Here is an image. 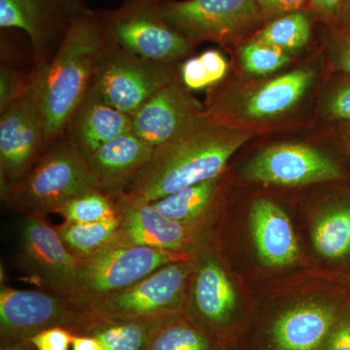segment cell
Wrapping results in <instances>:
<instances>
[{
  "instance_id": "44dd1931",
  "label": "cell",
  "mask_w": 350,
  "mask_h": 350,
  "mask_svg": "<svg viewBox=\"0 0 350 350\" xmlns=\"http://www.w3.org/2000/svg\"><path fill=\"white\" fill-rule=\"evenodd\" d=\"M314 77L308 68H299L262 83L244 96L241 116L252 121L276 118L293 109L305 96Z\"/></svg>"
},
{
  "instance_id": "7402d4cb",
  "label": "cell",
  "mask_w": 350,
  "mask_h": 350,
  "mask_svg": "<svg viewBox=\"0 0 350 350\" xmlns=\"http://www.w3.org/2000/svg\"><path fill=\"white\" fill-rule=\"evenodd\" d=\"M222 176L200 182L152 202L163 215L204 232L220 192Z\"/></svg>"
},
{
  "instance_id": "9a60e30c",
  "label": "cell",
  "mask_w": 350,
  "mask_h": 350,
  "mask_svg": "<svg viewBox=\"0 0 350 350\" xmlns=\"http://www.w3.org/2000/svg\"><path fill=\"white\" fill-rule=\"evenodd\" d=\"M250 180L282 186H299L340 179L337 163L317 149L303 144L269 147L255 157L246 169Z\"/></svg>"
},
{
  "instance_id": "8992f818",
  "label": "cell",
  "mask_w": 350,
  "mask_h": 350,
  "mask_svg": "<svg viewBox=\"0 0 350 350\" xmlns=\"http://www.w3.org/2000/svg\"><path fill=\"white\" fill-rule=\"evenodd\" d=\"M195 255L145 246L107 248L79 259L75 301L86 308L92 301L140 282L165 265Z\"/></svg>"
},
{
  "instance_id": "ac0fdd59",
  "label": "cell",
  "mask_w": 350,
  "mask_h": 350,
  "mask_svg": "<svg viewBox=\"0 0 350 350\" xmlns=\"http://www.w3.org/2000/svg\"><path fill=\"white\" fill-rule=\"evenodd\" d=\"M131 131V116L113 107L91 87L63 135L85 159L103 145Z\"/></svg>"
},
{
  "instance_id": "2e32d148",
  "label": "cell",
  "mask_w": 350,
  "mask_h": 350,
  "mask_svg": "<svg viewBox=\"0 0 350 350\" xmlns=\"http://www.w3.org/2000/svg\"><path fill=\"white\" fill-rule=\"evenodd\" d=\"M204 111L179 75L131 115V131L156 147L167 142L189 120Z\"/></svg>"
},
{
  "instance_id": "52a82bcc",
  "label": "cell",
  "mask_w": 350,
  "mask_h": 350,
  "mask_svg": "<svg viewBox=\"0 0 350 350\" xmlns=\"http://www.w3.org/2000/svg\"><path fill=\"white\" fill-rule=\"evenodd\" d=\"M195 267L196 255L170 262L126 289L92 301L86 308L98 320L183 313L186 290Z\"/></svg>"
},
{
  "instance_id": "f35d334b",
  "label": "cell",
  "mask_w": 350,
  "mask_h": 350,
  "mask_svg": "<svg viewBox=\"0 0 350 350\" xmlns=\"http://www.w3.org/2000/svg\"><path fill=\"white\" fill-rule=\"evenodd\" d=\"M71 349L72 350H105L103 342L92 335H75Z\"/></svg>"
},
{
  "instance_id": "9c48e42d",
  "label": "cell",
  "mask_w": 350,
  "mask_h": 350,
  "mask_svg": "<svg viewBox=\"0 0 350 350\" xmlns=\"http://www.w3.org/2000/svg\"><path fill=\"white\" fill-rule=\"evenodd\" d=\"M47 148L42 110L31 72L25 94L0 113L1 195L27 176Z\"/></svg>"
},
{
  "instance_id": "ffe728a7",
  "label": "cell",
  "mask_w": 350,
  "mask_h": 350,
  "mask_svg": "<svg viewBox=\"0 0 350 350\" xmlns=\"http://www.w3.org/2000/svg\"><path fill=\"white\" fill-rule=\"evenodd\" d=\"M250 226L258 254L267 266H288L298 260L293 227L287 214L275 202L256 200L251 207Z\"/></svg>"
},
{
  "instance_id": "8fae6325",
  "label": "cell",
  "mask_w": 350,
  "mask_h": 350,
  "mask_svg": "<svg viewBox=\"0 0 350 350\" xmlns=\"http://www.w3.org/2000/svg\"><path fill=\"white\" fill-rule=\"evenodd\" d=\"M161 12L193 45L232 42L264 19L255 0H165Z\"/></svg>"
},
{
  "instance_id": "484cf974",
  "label": "cell",
  "mask_w": 350,
  "mask_h": 350,
  "mask_svg": "<svg viewBox=\"0 0 350 350\" xmlns=\"http://www.w3.org/2000/svg\"><path fill=\"white\" fill-rule=\"evenodd\" d=\"M118 218L96 223L64 221L56 229L66 247L78 259L93 256L105 250L118 229Z\"/></svg>"
},
{
  "instance_id": "b9f144b4",
  "label": "cell",
  "mask_w": 350,
  "mask_h": 350,
  "mask_svg": "<svg viewBox=\"0 0 350 350\" xmlns=\"http://www.w3.org/2000/svg\"><path fill=\"white\" fill-rule=\"evenodd\" d=\"M344 142L345 147H347V150L349 151L350 155V123H349V125L345 128L344 133Z\"/></svg>"
},
{
  "instance_id": "74e56055",
  "label": "cell",
  "mask_w": 350,
  "mask_h": 350,
  "mask_svg": "<svg viewBox=\"0 0 350 350\" xmlns=\"http://www.w3.org/2000/svg\"><path fill=\"white\" fill-rule=\"evenodd\" d=\"M345 0H310L312 12L324 22L336 27Z\"/></svg>"
},
{
  "instance_id": "4dcf8cb0",
  "label": "cell",
  "mask_w": 350,
  "mask_h": 350,
  "mask_svg": "<svg viewBox=\"0 0 350 350\" xmlns=\"http://www.w3.org/2000/svg\"><path fill=\"white\" fill-rule=\"evenodd\" d=\"M75 334L62 327L46 329L29 338L36 350H70Z\"/></svg>"
},
{
  "instance_id": "d6986e66",
  "label": "cell",
  "mask_w": 350,
  "mask_h": 350,
  "mask_svg": "<svg viewBox=\"0 0 350 350\" xmlns=\"http://www.w3.org/2000/svg\"><path fill=\"white\" fill-rule=\"evenodd\" d=\"M342 313L329 304L308 303L282 313L271 324L275 350H320Z\"/></svg>"
},
{
  "instance_id": "ba28073f",
  "label": "cell",
  "mask_w": 350,
  "mask_h": 350,
  "mask_svg": "<svg viewBox=\"0 0 350 350\" xmlns=\"http://www.w3.org/2000/svg\"><path fill=\"white\" fill-rule=\"evenodd\" d=\"M178 75L175 64L138 57L105 38L92 87L113 107L131 116Z\"/></svg>"
},
{
  "instance_id": "277c9868",
  "label": "cell",
  "mask_w": 350,
  "mask_h": 350,
  "mask_svg": "<svg viewBox=\"0 0 350 350\" xmlns=\"http://www.w3.org/2000/svg\"><path fill=\"white\" fill-rule=\"evenodd\" d=\"M98 320L75 300L44 290L0 289V342H29L46 329L62 327L86 335Z\"/></svg>"
},
{
  "instance_id": "ab89813d",
  "label": "cell",
  "mask_w": 350,
  "mask_h": 350,
  "mask_svg": "<svg viewBox=\"0 0 350 350\" xmlns=\"http://www.w3.org/2000/svg\"><path fill=\"white\" fill-rule=\"evenodd\" d=\"M334 27H340V29L350 31V0H345L342 11H340V17H338V24Z\"/></svg>"
},
{
  "instance_id": "30bf717a",
  "label": "cell",
  "mask_w": 350,
  "mask_h": 350,
  "mask_svg": "<svg viewBox=\"0 0 350 350\" xmlns=\"http://www.w3.org/2000/svg\"><path fill=\"white\" fill-rule=\"evenodd\" d=\"M18 265L27 282L44 291L75 300L79 259L56 227L41 215H25L21 225Z\"/></svg>"
},
{
  "instance_id": "e0dca14e",
  "label": "cell",
  "mask_w": 350,
  "mask_h": 350,
  "mask_svg": "<svg viewBox=\"0 0 350 350\" xmlns=\"http://www.w3.org/2000/svg\"><path fill=\"white\" fill-rule=\"evenodd\" d=\"M155 147L133 131L103 145L87 159L100 190L117 198L126 192L135 177L150 161Z\"/></svg>"
},
{
  "instance_id": "7c38bea8",
  "label": "cell",
  "mask_w": 350,
  "mask_h": 350,
  "mask_svg": "<svg viewBox=\"0 0 350 350\" xmlns=\"http://www.w3.org/2000/svg\"><path fill=\"white\" fill-rule=\"evenodd\" d=\"M116 202L118 229L107 248L145 246L189 254L202 248L204 231L167 218L152 202L126 193Z\"/></svg>"
},
{
  "instance_id": "6da1fadb",
  "label": "cell",
  "mask_w": 350,
  "mask_h": 350,
  "mask_svg": "<svg viewBox=\"0 0 350 350\" xmlns=\"http://www.w3.org/2000/svg\"><path fill=\"white\" fill-rule=\"evenodd\" d=\"M252 135L250 131L200 113L155 147L150 161L125 193L153 202L222 176L230 159Z\"/></svg>"
},
{
  "instance_id": "83f0119b",
  "label": "cell",
  "mask_w": 350,
  "mask_h": 350,
  "mask_svg": "<svg viewBox=\"0 0 350 350\" xmlns=\"http://www.w3.org/2000/svg\"><path fill=\"white\" fill-rule=\"evenodd\" d=\"M56 213L68 222L96 223L118 218V207L116 198L98 188L76 196Z\"/></svg>"
},
{
  "instance_id": "603a6c76",
  "label": "cell",
  "mask_w": 350,
  "mask_h": 350,
  "mask_svg": "<svg viewBox=\"0 0 350 350\" xmlns=\"http://www.w3.org/2000/svg\"><path fill=\"white\" fill-rule=\"evenodd\" d=\"M180 314L98 320L86 335L98 338L105 350H145L157 329Z\"/></svg>"
},
{
  "instance_id": "4fadbf2b",
  "label": "cell",
  "mask_w": 350,
  "mask_h": 350,
  "mask_svg": "<svg viewBox=\"0 0 350 350\" xmlns=\"http://www.w3.org/2000/svg\"><path fill=\"white\" fill-rule=\"evenodd\" d=\"M78 0H0V27L24 31L36 66L49 63L71 25L90 14Z\"/></svg>"
},
{
  "instance_id": "d590c367",
  "label": "cell",
  "mask_w": 350,
  "mask_h": 350,
  "mask_svg": "<svg viewBox=\"0 0 350 350\" xmlns=\"http://www.w3.org/2000/svg\"><path fill=\"white\" fill-rule=\"evenodd\" d=\"M262 18H276L303 10L310 0H255Z\"/></svg>"
},
{
  "instance_id": "1f68e13d",
  "label": "cell",
  "mask_w": 350,
  "mask_h": 350,
  "mask_svg": "<svg viewBox=\"0 0 350 350\" xmlns=\"http://www.w3.org/2000/svg\"><path fill=\"white\" fill-rule=\"evenodd\" d=\"M179 75L182 82L190 91L213 87L208 71L199 56L190 57L184 62L179 69Z\"/></svg>"
},
{
  "instance_id": "8d00e7d4",
  "label": "cell",
  "mask_w": 350,
  "mask_h": 350,
  "mask_svg": "<svg viewBox=\"0 0 350 350\" xmlns=\"http://www.w3.org/2000/svg\"><path fill=\"white\" fill-rule=\"evenodd\" d=\"M199 57L202 59V64L206 66V70L208 71L213 86L218 84L221 80L224 79L228 70H229V64L219 51H204Z\"/></svg>"
},
{
  "instance_id": "7a4b0ae2",
  "label": "cell",
  "mask_w": 350,
  "mask_h": 350,
  "mask_svg": "<svg viewBox=\"0 0 350 350\" xmlns=\"http://www.w3.org/2000/svg\"><path fill=\"white\" fill-rule=\"evenodd\" d=\"M105 43L103 23L90 13L71 25L49 63L34 66L48 147L63 135L69 120L91 89Z\"/></svg>"
},
{
  "instance_id": "f546056e",
  "label": "cell",
  "mask_w": 350,
  "mask_h": 350,
  "mask_svg": "<svg viewBox=\"0 0 350 350\" xmlns=\"http://www.w3.org/2000/svg\"><path fill=\"white\" fill-rule=\"evenodd\" d=\"M31 83V75L24 77L17 69L2 64L0 68V113L25 94Z\"/></svg>"
},
{
  "instance_id": "3957f363",
  "label": "cell",
  "mask_w": 350,
  "mask_h": 350,
  "mask_svg": "<svg viewBox=\"0 0 350 350\" xmlns=\"http://www.w3.org/2000/svg\"><path fill=\"white\" fill-rule=\"evenodd\" d=\"M100 189L87 160L62 135L49 145L23 180L2 195L14 211L24 215L56 213L76 196Z\"/></svg>"
},
{
  "instance_id": "4316f807",
  "label": "cell",
  "mask_w": 350,
  "mask_h": 350,
  "mask_svg": "<svg viewBox=\"0 0 350 350\" xmlns=\"http://www.w3.org/2000/svg\"><path fill=\"white\" fill-rule=\"evenodd\" d=\"M310 31V17L301 10L271 21L254 38L290 53L300 50L308 42Z\"/></svg>"
},
{
  "instance_id": "5b68a950",
  "label": "cell",
  "mask_w": 350,
  "mask_h": 350,
  "mask_svg": "<svg viewBox=\"0 0 350 350\" xmlns=\"http://www.w3.org/2000/svg\"><path fill=\"white\" fill-rule=\"evenodd\" d=\"M165 0H129L101 21L105 38L138 57L175 64L190 52L193 44L163 19Z\"/></svg>"
},
{
  "instance_id": "f1b7e54d",
  "label": "cell",
  "mask_w": 350,
  "mask_h": 350,
  "mask_svg": "<svg viewBox=\"0 0 350 350\" xmlns=\"http://www.w3.org/2000/svg\"><path fill=\"white\" fill-rule=\"evenodd\" d=\"M241 59L247 72L267 75L286 66L290 61V53L254 38L243 46Z\"/></svg>"
},
{
  "instance_id": "5bb4252c",
  "label": "cell",
  "mask_w": 350,
  "mask_h": 350,
  "mask_svg": "<svg viewBox=\"0 0 350 350\" xmlns=\"http://www.w3.org/2000/svg\"><path fill=\"white\" fill-rule=\"evenodd\" d=\"M202 260L196 253V267L186 290L183 313L202 330L218 338L231 323L237 308L234 285L221 262L211 255Z\"/></svg>"
},
{
  "instance_id": "60d3db41",
  "label": "cell",
  "mask_w": 350,
  "mask_h": 350,
  "mask_svg": "<svg viewBox=\"0 0 350 350\" xmlns=\"http://www.w3.org/2000/svg\"><path fill=\"white\" fill-rule=\"evenodd\" d=\"M0 350H36L29 342H0Z\"/></svg>"
},
{
  "instance_id": "d6a6232c",
  "label": "cell",
  "mask_w": 350,
  "mask_h": 350,
  "mask_svg": "<svg viewBox=\"0 0 350 350\" xmlns=\"http://www.w3.org/2000/svg\"><path fill=\"white\" fill-rule=\"evenodd\" d=\"M332 61L338 70L350 75V31L334 27L330 36Z\"/></svg>"
},
{
  "instance_id": "cb8c5ba5",
  "label": "cell",
  "mask_w": 350,
  "mask_h": 350,
  "mask_svg": "<svg viewBox=\"0 0 350 350\" xmlns=\"http://www.w3.org/2000/svg\"><path fill=\"white\" fill-rule=\"evenodd\" d=\"M145 350H220L218 338L182 313L159 327Z\"/></svg>"
},
{
  "instance_id": "836d02e7",
  "label": "cell",
  "mask_w": 350,
  "mask_h": 350,
  "mask_svg": "<svg viewBox=\"0 0 350 350\" xmlns=\"http://www.w3.org/2000/svg\"><path fill=\"white\" fill-rule=\"evenodd\" d=\"M326 110L331 119L350 123V81L342 83L333 92Z\"/></svg>"
},
{
  "instance_id": "d4e9b609",
  "label": "cell",
  "mask_w": 350,
  "mask_h": 350,
  "mask_svg": "<svg viewBox=\"0 0 350 350\" xmlns=\"http://www.w3.org/2000/svg\"><path fill=\"white\" fill-rule=\"evenodd\" d=\"M313 244L321 256L340 260L350 255V204H340L319 219Z\"/></svg>"
},
{
  "instance_id": "e575fe53",
  "label": "cell",
  "mask_w": 350,
  "mask_h": 350,
  "mask_svg": "<svg viewBox=\"0 0 350 350\" xmlns=\"http://www.w3.org/2000/svg\"><path fill=\"white\" fill-rule=\"evenodd\" d=\"M320 350H350V310L340 314Z\"/></svg>"
}]
</instances>
